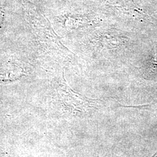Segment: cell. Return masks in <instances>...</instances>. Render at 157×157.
Wrapping results in <instances>:
<instances>
[{
  "label": "cell",
  "mask_w": 157,
  "mask_h": 157,
  "mask_svg": "<svg viewBox=\"0 0 157 157\" xmlns=\"http://www.w3.org/2000/svg\"><path fill=\"white\" fill-rule=\"evenodd\" d=\"M156 155H157V153H156V154H155V155H154V156H153V157H155V156H156Z\"/></svg>",
  "instance_id": "7a4b0ae2"
},
{
  "label": "cell",
  "mask_w": 157,
  "mask_h": 157,
  "mask_svg": "<svg viewBox=\"0 0 157 157\" xmlns=\"http://www.w3.org/2000/svg\"><path fill=\"white\" fill-rule=\"evenodd\" d=\"M2 12H0V24H1V21H2Z\"/></svg>",
  "instance_id": "6da1fadb"
}]
</instances>
